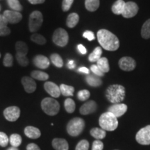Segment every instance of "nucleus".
<instances>
[{"label":"nucleus","instance_id":"f257e3e1","mask_svg":"<svg viewBox=\"0 0 150 150\" xmlns=\"http://www.w3.org/2000/svg\"><path fill=\"white\" fill-rule=\"evenodd\" d=\"M100 45L107 51H115L120 47V41L115 34L106 29L99 30L97 34Z\"/></svg>","mask_w":150,"mask_h":150},{"label":"nucleus","instance_id":"f03ea898","mask_svg":"<svg viewBox=\"0 0 150 150\" xmlns=\"http://www.w3.org/2000/svg\"><path fill=\"white\" fill-rule=\"evenodd\" d=\"M106 97L110 103L120 104L125 99V87L118 84L110 85L106 91Z\"/></svg>","mask_w":150,"mask_h":150},{"label":"nucleus","instance_id":"7ed1b4c3","mask_svg":"<svg viewBox=\"0 0 150 150\" xmlns=\"http://www.w3.org/2000/svg\"><path fill=\"white\" fill-rule=\"evenodd\" d=\"M99 124L101 128L104 131H112L117 128L118 121L117 117L112 115L111 112H106L100 116Z\"/></svg>","mask_w":150,"mask_h":150},{"label":"nucleus","instance_id":"20e7f679","mask_svg":"<svg viewBox=\"0 0 150 150\" xmlns=\"http://www.w3.org/2000/svg\"><path fill=\"white\" fill-rule=\"evenodd\" d=\"M85 122L80 117H74L67 125V131L71 136H77L83 131Z\"/></svg>","mask_w":150,"mask_h":150},{"label":"nucleus","instance_id":"39448f33","mask_svg":"<svg viewBox=\"0 0 150 150\" xmlns=\"http://www.w3.org/2000/svg\"><path fill=\"white\" fill-rule=\"evenodd\" d=\"M41 107L43 111L49 115H55L60 110L59 103L53 98L46 97L41 102Z\"/></svg>","mask_w":150,"mask_h":150},{"label":"nucleus","instance_id":"423d86ee","mask_svg":"<svg viewBox=\"0 0 150 150\" xmlns=\"http://www.w3.org/2000/svg\"><path fill=\"white\" fill-rule=\"evenodd\" d=\"M43 22V16L42 13L38 11H35L29 16V28L31 32H35L42 26Z\"/></svg>","mask_w":150,"mask_h":150},{"label":"nucleus","instance_id":"0eeeda50","mask_svg":"<svg viewBox=\"0 0 150 150\" xmlns=\"http://www.w3.org/2000/svg\"><path fill=\"white\" fill-rule=\"evenodd\" d=\"M52 40H53L54 44H56V45L63 47L66 46L67 43H68V33H67V31L65 29L59 28L54 32Z\"/></svg>","mask_w":150,"mask_h":150},{"label":"nucleus","instance_id":"6e6552de","mask_svg":"<svg viewBox=\"0 0 150 150\" xmlns=\"http://www.w3.org/2000/svg\"><path fill=\"white\" fill-rule=\"evenodd\" d=\"M136 139L140 145H150V125L143 127L138 131L136 136Z\"/></svg>","mask_w":150,"mask_h":150},{"label":"nucleus","instance_id":"1a4fd4ad","mask_svg":"<svg viewBox=\"0 0 150 150\" xmlns=\"http://www.w3.org/2000/svg\"><path fill=\"white\" fill-rule=\"evenodd\" d=\"M138 5L134 1H128L125 4V9L122 13V16L125 18H131L136 16L138 12Z\"/></svg>","mask_w":150,"mask_h":150},{"label":"nucleus","instance_id":"9d476101","mask_svg":"<svg viewBox=\"0 0 150 150\" xmlns=\"http://www.w3.org/2000/svg\"><path fill=\"white\" fill-rule=\"evenodd\" d=\"M118 64H119V67H120L121 70L128 71V72L134 70L136 66V63L135 60L131 57H128V56L121 58Z\"/></svg>","mask_w":150,"mask_h":150},{"label":"nucleus","instance_id":"9b49d317","mask_svg":"<svg viewBox=\"0 0 150 150\" xmlns=\"http://www.w3.org/2000/svg\"><path fill=\"white\" fill-rule=\"evenodd\" d=\"M4 115L8 121L15 122L20 117V109L18 106H10L4 110Z\"/></svg>","mask_w":150,"mask_h":150},{"label":"nucleus","instance_id":"f8f14e48","mask_svg":"<svg viewBox=\"0 0 150 150\" xmlns=\"http://www.w3.org/2000/svg\"><path fill=\"white\" fill-rule=\"evenodd\" d=\"M3 16L8 23L16 24L20 22L22 19V16L20 12L15 11L6 10L4 12Z\"/></svg>","mask_w":150,"mask_h":150},{"label":"nucleus","instance_id":"ddd939ff","mask_svg":"<svg viewBox=\"0 0 150 150\" xmlns=\"http://www.w3.org/2000/svg\"><path fill=\"white\" fill-rule=\"evenodd\" d=\"M127 110V106L125 104H115L109 106L108 111L111 112L116 117L122 116Z\"/></svg>","mask_w":150,"mask_h":150},{"label":"nucleus","instance_id":"4468645a","mask_svg":"<svg viewBox=\"0 0 150 150\" xmlns=\"http://www.w3.org/2000/svg\"><path fill=\"white\" fill-rule=\"evenodd\" d=\"M44 88L47 93L50 94L52 97L57 98L61 95L60 88L56 83L51 81H47L44 84Z\"/></svg>","mask_w":150,"mask_h":150},{"label":"nucleus","instance_id":"2eb2a0df","mask_svg":"<svg viewBox=\"0 0 150 150\" xmlns=\"http://www.w3.org/2000/svg\"><path fill=\"white\" fill-rule=\"evenodd\" d=\"M33 62L35 67H38L40 69H42V70L47 68L50 64V59L43 55L35 56L33 58Z\"/></svg>","mask_w":150,"mask_h":150},{"label":"nucleus","instance_id":"dca6fc26","mask_svg":"<svg viewBox=\"0 0 150 150\" xmlns=\"http://www.w3.org/2000/svg\"><path fill=\"white\" fill-rule=\"evenodd\" d=\"M97 108V105L96 102L93 100H91L82 105L81 107L80 108L79 111L81 115H89V114H91L96 111Z\"/></svg>","mask_w":150,"mask_h":150},{"label":"nucleus","instance_id":"f3484780","mask_svg":"<svg viewBox=\"0 0 150 150\" xmlns=\"http://www.w3.org/2000/svg\"><path fill=\"white\" fill-rule=\"evenodd\" d=\"M25 91L28 93H32L36 90V83L32 78L24 76L21 80Z\"/></svg>","mask_w":150,"mask_h":150},{"label":"nucleus","instance_id":"a211bd4d","mask_svg":"<svg viewBox=\"0 0 150 150\" xmlns=\"http://www.w3.org/2000/svg\"><path fill=\"white\" fill-rule=\"evenodd\" d=\"M24 134L31 139H37L41 136L40 131L36 127L29 126L24 129Z\"/></svg>","mask_w":150,"mask_h":150},{"label":"nucleus","instance_id":"6ab92c4d","mask_svg":"<svg viewBox=\"0 0 150 150\" xmlns=\"http://www.w3.org/2000/svg\"><path fill=\"white\" fill-rule=\"evenodd\" d=\"M52 146L56 150H68L69 145L67 140L63 138H54Z\"/></svg>","mask_w":150,"mask_h":150},{"label":"nucleus","instance_id":"aec40b11","mask_svg":"<svg viewBox=\"0 0 150 150\" xmlns=\"http://www.w3.org/2000/svg\"><path fill=\"white\" fill-rule=\"evenodd\" d=\"M86 83L92 87H98L102 84V81L100 77L95 74H88L86 77Z\"/></svg>","mask_w":150,"mask_h":150},{"label":"nucleus","instance_id":"412c9836","mask_svg":"<svg viewBox=\"0 0 150 150\" xmlns=\"http://www.w3.org/2000/svg\"><path fill=\"white\" fill-rule=\"evenodd\" d=\"M125 3L123 0H117L112 6L111 10L114 14L122 15L125 9Z\"/></svg>","mask_w":150,"mask_h":150},{"label":"nucleus","instance_id":"4be33fe9","mask_svg":"<svg viewBox=\"0 0 150 150\" xmlns=\"http://www.w3.org/2000/svg\"><path fill=\"white\" fill-rule=\"evenodd\" d=\"M97 65L103 73H107L110 70L109 63L106 57H102L97 61Z\"/></svg>","mask_w":150,"mask_h":150},{"label":"nucleus","instance_id":"5701e85b","mask_svg":"<svg viewBox=\"0 0 150 150\" xmlns=\"http://www.w3.org/2000/svg\"><path fill=\"white\" fill-rule=\"evenodd\" d=\"M79 21V16L76 13H72L69 15L66 20V24L69 28H74Z\"/></svg>","mask_w":150,"mask_h":150},{"label":"nucleus","instance_id":"b1692460","mask_svg":"<svg viewBox=\"0 0 150 150\" xmlns=\"http://www.w3.org/2000/svg\"><path fill=\"white\" fill-rule=\"evenodd\" d=\"M16 54L22 56H27L28 52V46L24 42L22 41H18L16 44Z\"/></svg>","mask_w":150,"mask_h":150},{"label":"nucleus","instance_id":"393cba45","mask_svg":"<svg viewBox=\"0 0 150 150\" xmlns=\"http://www.w3.org/2000/svg\"><path fill=\"white\" fill-rule=\"evenodd\" d=\"M102 54V48H100V47H97L96 48H95V50H93V52L90 54L88 56V60L89 61L94 63V62H97L99 59H100L101 56Z\"/></svg>","mask_w":150,"mask_h":150},{"label":"nucleus","instance_id":"a878e982","mask_svg":"<svg viewBox=\"0 0 150 150\" xmlns=\"http://www.w3.org/2000/svg\"><path fill=\"white\" fill-rule=\"evenodd\" d=\"M60 91L61 93L65 97L73 96L74 92V88L73 86H67L65 84H61L60 86Z\"/></svg>","mask_w":150,"mask_h":150},{"label":"nucleus","instance_id":"bb28decb","mask_svg":"<svg viewBox=\"0 0 150 150\" xmlns=\"http://www.w3.org/2000/svg\"><path fill=\"white\" fill-rule=\"evenodd\" d=\"M85 6L88 11L94 12L99 6V0H85Z\"/></svg>","mask_w":150,"mask_h":150},{"label":"nucleus","instance_id":"cd10ccee","mask_svg":"<svg viewBox=\"0 0 150 150\" xmlns=\"http://www.w3.org/2000/svg\"><path fill=\"white\" fill-rule=\"evenodd\" d=\"M91 135L97 140H101L106 137V131L102 128H93L91 130Z\"/></svg>","mask_w":150,"mask_h":150},{"label":"nucleus","instance_id":"c85d7f7f","mask_svg":"<svg viewBox=\"0 0 150 150\" xmlns=\"http://www.w3.org/2000/svg\"><path fill=\"white\" fill-rule=\"evenodd\" d=\"M141 35L144 39L150 38V19L147 20L142 25Z\"/></svg>","mask_w":150,"mask_h":150},{"label":"nucleus","instance_id":"c756f323","mask_svg":"<svg viewBox=\"0 0 150 150\" xmlns=\"http://www.w3.org/2000/svg\"><path fill=\"white\" fill-rule=\"evenodd\" d=\"M31 75L33 79L39 81H47L49 79V75L47 73L38 70L33 71Z\"/></svg>","mask_w":150,"mask_h":150},{"label":"nucleus","instance_id":"7c9ffc66","mask_svg":"<svg viewBox=\"0 0 150 150\" xmlns=\"http://www.w3.org/2000/svg\"><path fill=\"white\" fill-rule=\"evenodd\" d=\"M9 142L12 147H18L22 143V137L17 134H12L9 138Z\"/></svg>","mask_w":150,"mask_h":150},{"label":"nucleus","instance_id":"2f4dec72","mask_svg":"<svg viewBox=\"0 0 150 150\" xmlns=\"http://www.w3.org/2000/svg\"><path fill=\"white\" fill-rule=\"evenodd\" d=\"M50 60L52 63L57 67H62L63 66V61L61 56L58 54H52L50 56Z\"/></svg>","mask_w":150,"mask_h":150},{"label":"nucleus","instance_id":"473e14b6","mask_svg":"<svg viewBox=\"0 0 150 150\" xmlns=\"http://www.w3.org/2000/svg\"><path fill=\"white\" fill-rule=\"evenodd\" d=\"M64 106L65 110L67 112H69V113H72L75 110V108H76V105H75L74 100L70 98H67L65 99Z\"/></svg>","mask_w":150,"mask_h":150},{"label":"nucleus","instance_id":"72a5a7b5","mask_svg":"<svg viewBox=\"0 0 150 150\" xmlns=\"http://www.w3.org/2000/svg\"><path fill=\"white\" fill-rule=\"evenodd\" d=\"M7 3H8V6L13 9V11L20 12L22 10V6L20 4L19 0H7Z\"/></svg>","mask_w":150,"mask_h":150},{"label":"nucleus","instance_id":"f704fd0d","mask_svg":"<svg viewBox=\"0 0 150 150\" xmlns=\"http://www.w3.org/2000/svg\"><path fill=\"white\" fill-rule=\"evenodd\" d=\"M31 40L36 44L40 45H42L46 43V39L45 38V37L40 34H38V33H34L31 35Z\"/></svg>","mask_w":150,"mask_h":150},{"label":"nucleus","instance_id":"c9c22d12","mask_svg":"<svg viewBox=\"0 0 150 150\" xmlns=\"http://www.w3.org/2000/svg\"><path fill=\"white\" fill-rule=\"evenodd\" d=\"M91 96V93L88 90H81L77 93V98L80 101H86Z\"/></svg>","mask_w":150,"mask_h":150},{"label":"nucleus","instance_id":"e433bc0d","mask_svg":"<svg viewBox=\"0 0 150 150\" xmlns=\"http://www.w3.org/2000/svg\"><path fill=\"white\" fill-rule=\"evenodd\" d=\"M13 63V58L11 54L7 53L4 56L3 61V64L5 67H12Z\"/></svg>","mask_w":150,"mask_h":150},{"label":"nucleus","instance_id":"4c0bfd02","mask_svg":"<svg viewBox=\"0 0 150 150\" xmlns=\"http://www.w3.org/2000/svg\"><path fill=\"white\" fill-rule=\"evenodd\" d=\"M16 59L18 61V63L20 64L21 66L23 67H26L29 65V60L26 56H22V55H19V54H16Z\"/></svg>","mask_w":150,"mask_h":150},{"label":"nucleus","instance_id":"58836bf2","mask_svg":"<svg viewBox=\"0 0 150 150\" xmlns=\"http://www.w3.org/2000/svg\"><path fill=\"white\" fill-rule=\"evenodd\" d=\"M89 142L86 140H82L76 146L75 150H88Z\"/></svg>","mask_w":150,"mask_h":150},{"label":"nucleus","instance_id":"ea45409f","mask_svg":"<svg viewBox=\"0 0 150 150\" xmlns=\"http://www.w3.org/2000/svg\"><path fill=\"white\" fill-rule=\"evenodd\" d=\"M9 142V138L4 132H0V146L5 147L8 145Z\"/></svg>","mask_w":150,"mask_h":150},{"label":"nucleus","instance_id":"a19ab883","mask_svg":"<svg viewBox=\"0 0 150 150\" xmlns=\"http://www.w3.org/2000/svg\"><path fill=\"white\" fill-rule=\"evenodd\" d=\"M74 2V0H63L62 2V9L63 11L66 12L70 10L72 4Z\"/></svg>","mask_w":150,"mask_h":150},{"label":"nucleus","instance_id":"79ce46f5","mask_svg":"<svg viewBox=\"0 0 150 150\" xmlns=\"http://www.w3.org/2000/svg\"><path fill=\"white\" fill-rule=\"evenodd\" d=\"M104 148V144L99 140H96L93 142L92 146V150H102Z\"/></svg>","mask_w":150,"mask_h":150},{"label":"nucleus","instance_id":"37998d69","mask_svg":"<svg viewBox=\"0 0 150 150\" xmlns=\"http://www.w3.org/2000/svg\"><path fill=\"white\" fill-rule=\"evenodd\" d=\"M91 70L93 72L94 74L99 76V77L104 76V73H103L102 71L99 70V68L97 67V65H92L91 66Z\"/></svg>","mask_w":150,"mask_h":150},{"label":"nucleus","instance_id":"c03bdc74","mask_svg":"<svg viewBox=\"0 0 150 150\" xmlns=\"http://www.w3.org/2000/svg\"><path fill=\"white\" fill-rule=\"evenodd\" d=\"M83 36L85 38L88 40L89 41H92L93 40H95V34H94L93 31H86L83 33Z\"/></svg>","mask_w":150,"mask_h":150},{"label":"nucleus","instance_id":"a18cd8bd","mask_svg":"<svg viewBox=\"0 0 150 150\" xmlns=\"http://www.w3.org/2000/svg\"><path fill=\"white\" fill-rule=\"evenodd\" d=\"M11 33V30L7 27H0V36H5Z\"/></svg>","mask_w":150,"mask_h":150},{"label":"nucleus","instance_id":"49530a36","mask_svg":"<svg viewBox=\"0 0 150 150\" xmlns=\"http://www.w3.org/2000/svg\"><path fill=\"white\" fill-rule=\"evenodd\" d=\"M27 150H40V147L35 143H30L27 145Z\"/></svg>","mask_w":150,"mask_h":150},{"label":"nucleus","instance_id":"de8ad7c7","mask_svg":"<svg viewBox=\"0 0 150 150\" xmlns=\"http://www.w3.org/2000/svg\"><path fill=\"white\" fill-rule=\"evenodd\" d=\"M7 24L8 22L3 15H0V27H6Z\"/></svg>","mask_w":150,"mask_h":150},{"label":"nucleus","instance_id":"09e8293b","mask_svg":"<svg viewBox=\"0 0 150 150\" xmlns=\"http://www.w3.org/2000/svg\"><path fill=\"white\" fill-rule=\"evenodd\" d=\"M77 49L79 52L81 54H86L87 53V50H86V47L83 45H79L77 46Z\"/></svg>","mask_w":150,"mask_h":150},{"label":"nucleus","instance_id":"8fccbe9b","mask_svg":"<svg viewBox=\"0 0 150 150\" xmlns=\"http://www.w3.org/2000/svg\"><path fill=\"white\" fill-rule=\"evenodd\" d=\"M78 71L79 72L84 73V74H90V70L87 68V67H79V68L78 69Z\"/></svg>","mask_w":150,"mask_h":150},{"label":"nucleus","instance_id":"3c124183","mask_svg":"<svg viewBox=\"0 0 150 150\" xmlns=\"http://www.w3.org/2000/svg\"><path fill=\"white\" fill-rule=\"evenodd\" d=\"M28 1L31 4H40L44 3L45 0H28Z\"/></svg>","mask_w":150,"mask_h":150},{"label":"nucleus","instance_id":"603ef678","mask_svg":"<svg viewBox=\"0 0 150 150\" xmlns=\"http://www.w3.org/2000/svg\"><path fill=\"white\" fill-rule=\"evenodd\" d=\"M67 67L69 69H73L75 67V64H74V61L71 60V61H69L68 63H67Z\"/></svg>","mask_w":150,"mask_h":150},{"label":"nucleus","instance_id":"864d4df0","mask_svg":"<svg viewBox=\"0 0 150 150\" xmlns=\"http://www.w3.org/2000/svg\"><path fill=\"white\" fill-rule=\"evenodd\" d=\"M7 150H18V147H11L9 148V149H8Z\"/></svg>","mask_w":150,"mask_h":150},{"label":"nucleus","instance_id":"5fc2aeb1","mask_svg":"<svg viewBox=\"0 0 150 150\" xmlns=\"http://www.w3.org/2000/svg\"><path fill=\"white\" fill-rule=\"evenodd\" d=\"M0 57H1V54H0Z\"/></svg>","mask_w":150,"mask_h":150},{"label":"nucleus","instance_id":"6e6d98bb","mask_svg":"<svg viewBox=\"0 0 150 150\" xmlns=\"http://www.w3.org/2000/svg\"><path fill=\"white\" fill-rule=\"evenodd\" d=\"M0 10H1V6H0Z\"/></svg>","mask_w":150,"mask_h":150}]
</instances>
